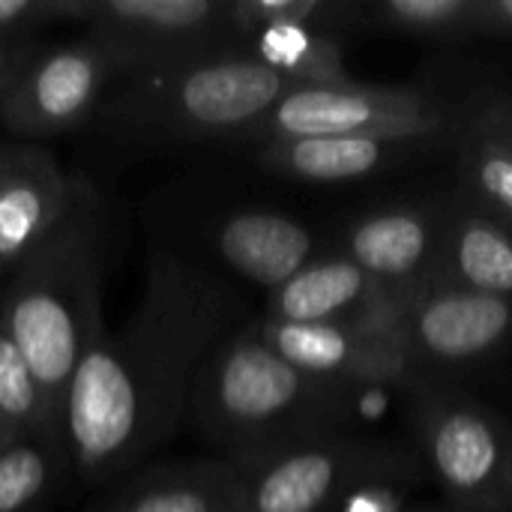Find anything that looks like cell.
<instances>
[{"label": "cell", "instance_id": "ac0fdd59", "mask_svg": "<svg viewBox=\"0 0 512 512\" xmlns=\"http://www.w3.org/2000/svg\"><path fill=\"white\" fill-rule=\"evenodd\" d=\"M243 51L285 75L294 84H342L345 75L342 48L324 30L300 24H273L246 39Z\"/></svg>", "mask_w": 512, "mask_h": 512}, {"label": "cell", "instance_id": "9c48e42d", "mask_svg": "<svg viewBox=\"0 0 512 512\" xmlns=\"http://www.w3.org/2000/svg\"><path fill=\"white\" fill-rule=\"evenodd\" d=\"M261 339L297 372L321 384L393 381L411 366L402 336L351 324H288L261 318Z\"/></svg>", "mask_w": 512, "mask_h": 512}, {"label": "cell", "instance_id": "30bf717a", "mask_svg": "<svg viewBox=\"0 0 512 512\" xmlns=\"http://www.w3.org/2000/svg\"><path fill=\"white\" fill-rule=\"evenodd\" d=\"M512 330V303L459 285L408 294L402 336L411 357L465 363L498 348Z\"/></svg>", "mask_w": 512, "mask_h": 512}, {"label": "cell", "instance_id": "6da1fadb", "mask_svg": "<svg viewBox=\"0 0 512 512\" xmlns=\"http://www.w3.org/2000/svg\"><path fill=\"white\" fill-rule=\"evenodd\" d=\"M228 315V291L210 270L174 249L150 255L135 312L84 351L63 402V450L87 483L126 474L177 432Z\"/></svg>", "mask_w": 512, "mask_h": 512}, {"label": "cell", "instance_id": "484cf974", "mask_svg": "<svg viewBox=\"0 0 512 512\" xmlns=\"http://www.w3.org/2000/svg\"><path fill=\"white\" fill-rule=\"evenodd\" d=\"M471 27L483 33H512V0H477Z\"/></svg>", "mask_w": 512, "mask_h": 512}, {"label": "cell", "instance_id": "d6986e66", "mask_svg": "<svg viewBox=\"0 0 512 512\" xmlns=\"http://www.w3.org/2000/svg\"><path fill=\"white\" fill-rule=\"evenodd\" d=\"M450 267L459 288L512 297V237L489 216L465 213L450 231Z\"/></svg>", "mask_w": 512, "mask_h": 512}, {"label": "cell", "instance_id": "83f0119b", "mask_svg": "<svg viewBox=\"0 0 512 512\" xmlns=\"http://www.w3.org/2000/svg\"><path fill=\"white\" fill-rule=\"evenodd\" d=\"M3 291H6V276H0V318H3Z\"/></svg>", "mask_w": 512, "mask_h": 512}, {"label": "cell", "instance_id": "2e32d148", "mask_svg": "<svg viewBox=\"0 0 512 512\" xmlns=\"http://www.w3.org/2000/svg\"><path fill=\"white\" fill-rule=\"evenodd\" d=\"M429 249V222L411 210L372 213L357 222L348 237V258L393 294H399V288H405L426 267Z\"/></svg>", "mask_w": 512, "mask_h": 512}, {"label": "cell", "instance_id": "44dd1931", "mask_svg": "<svg viewBox=\"0 0 512 512\" xmlns=\"http://www.w3.org/2000/svg\"><path fill=\"white\" fill-rule=\"evenodd\" d=\"M63 444L30 438L0 453V512H33L57 480Z\"/></svg>", "mask_w": 512, "mask_h": 512}, {"label": "cell", "instance_id": "8992f818", "mask_svg": "<svg viewBox=\"0 0 512 512\" xmlns=\"http://www.w3.org/2000/svg\"><path fill=\"white\" fill-rule=\"evenodd\" d=\"M447 126V114L420 90L369 84H303L285 93L246 135L264 144L291 138L360 135L411 144Z\"/></svg>", "mask_w": 512, "mask_h": 512}, {"label": "cell", "instance_id": "5bb4252c", "mask_svg": "<svg viewBox=\"0 0 512 512\" xmlns=\"http://www.w3.org/2000/svg\"><path fill=\"white\" fill-rule=\"evenodd\" d=\"M246 489L231 462L159 465L90 512H243Z\"/></svg>", "mask_w": 512, "mask_h": 512}, {"label": "cell", "instance_id": "ffe728a7", "mask_svg": "<svg viewBox=\"0 0 512 512\" xmlns=\"http://www.w3.org/2000/svg\"><path fill=\"white\" fill-rule=\"evenodd\" d=\"M30 438L60 444L51 435L36 378L0 318V453Z\"/></svg>", "mask_w": 512, "mask_h": 512}, {"label": "cell", "instance_id": "cb8c5ba5", "mask_svg": "<svg viewBox=\"0 0 512 512\" xmlns=\"http://www.w3.org/2000/svg\"><path fill=\"white\" fill-rule=\"evenodd\" d=\"M471 180L483 201L512 219V144L504 138H483L471 153Z\"/></svg>", "mask_w": 512, "mask_h": 512}, {"label": "cell", "instance_id": "8fae6325", "mask_svg": "<svg viewBox=\"0 0 512 512\" xmlns=\"http://www.w3.org/2000/svg\"><path fill=\"white\" fill-rule=\"evenodd\" d=\"M72 183L39 144H0V276H9L60 222Z\"/></svg>", "mask_w": 512, "mask_h": 512}, {"label": "cell", "instance_id": "52a82bcc", "mask_svg": "<svg viewBox=\"0 0 512 512\" xmlns=\"http://www.w3.org/2000/svg\"><path fill=\"white\" fill-rule=\"evenodd\" d=\"M111 78H117V66L93 36L33 42L0 96V123L18 138L81 129L99 117Z\"/></svg>", "mask_w": 512, "mask_h": 512}, {"label": "cell", "instance_id": "7a4b0ae2", "mask_svg": "<svg viewBox=\"0 0 512 512\" xmlns=\"http://www.w3.org/2000/svg\"><path fill=\"white\" fill-rule=\"evenodd\" d=\"M108 222L84 180L51 234L6 276L3 324L24 354L51 426L63 444V402L84 351L105 333L102 273Z\"/></svg>", "mask_w": 512, "mask_h": 512}, {"label": "cell", "instance_id": "7c38bea8", "mask_svg": "<svg viewBox=\"0 0 512 512\" xmlns=\"http://www.w3.org/2000/svg\"><path fill=\"white\" fill-rule=\"evenodd\" d=\"M243 512H324L357 474V456L336 444H300L237 468Z\"/></svg>", "mask_w": 512, "mask_h": 512}, {"label": "cell", "instance_id": "d4e9b609", "mask_svg": "<svg viewBox=\"0 0 512 512\" xmlns=\"http://www.w3.org/2000/svg\"><path fill=\"white\" fill-rule=\"evenodd\" d=\"M57 24L54 0H0V33H30Z\"/></svg>", "mask_w": 512, "mask_h": 512}, {"label": "cell", "instance_id": "3957f363", "mask_svg": "<svg viewBox=\"0 0 512 512\" xmlns=\"http://www.w3.org/2000/svg\"><path fill=\"white\" fill-rule=\"evenodd\" d=\"M294 87L300 84L249 51L225 48L123 78V87L105 96L99 120L144 144L246 138Z\"/></svg>", "mask_w": 512, "mask_h": 512}, {"label": "cell", "instance_id": "5b68a950", "mask_svg": "<svg viewBox=\"0 0 512 512\" xmlns=\"http://www.w3.org/2000/svg\"><path fill=\"white\" fill-rule=\"evenodd\" d=\"M57 24H81L114 60L117 78L237 48L225 0H54Z\"/></svg>", "mask_w": 512, "mask_h": 512}, {"label": "cell", "instance_id": "277c9868", "mask_svg": "<svg viewBox=\"0 0 512 512\" xmlns=\"http://www.w3.org/2000/svg\"><path fill=\"white\" fill-rule=\"evenodd\" d=\"M327 387L285 363L252 324L228 333L204 357L186 417L204 438L231 453L234 468H243L306 444L297 429L315 417Z\"/></svg>", "mask_w": 512, "mask_h": 512}, {"label": "cell", "instance_id": "7402d4cb", "mask_svg": "<svg viewBox=\"0 0 512 512\" xmlns=\"http://www.w3.org/2000/svg\"><path fill=\"white\" fill-rule=\"evenodd\" d=\"M342 6L330 0H225L228 30L237 48L246 45L264 27L273 24H300L312 30H324L339 18Z\"/></svg>", "mask_w": 512, "mask_h": 512}, {"label": "cell", "instance_id": "9a60e30c", "mask_svg": "<svg viewBox=\"0 0 512 512\" xmlns=\"http://www.w3.org/2000/svg\"><path fill=\"white\" fill-rule=\"evenodd\" d=\"M429 459L441 483L459 498L489 495L504 474L501 435L471 408H447L432 420Z\"/></svg>", "mask_w": 512, "mask_h": 512}, {"label": "cell", "instance_id": "ba28073f", "mask_svg": "<svg viewBox=\"0 0 512 512\" xmlns=\"http://www.w3.org/2000/svg\"><path fill=\"white\" fill-rule=\"evenodd\" d=\"M405 303L408 297L381 288L348 255H336L309 261L282 288L270 291L264 318L288 324H351L402 336Z\"/></svg>", "mask_w": 512, "mask_h": 512}, {"label": "cell", "instance_id": "e0dca14e", "mask_svg": "<svg viewBox=\"0 0 512 512\" xmlns=\"http://www.w3.org/2000/svg\"><path fill=\"white\" fill-rule=\"evenodd\" d=\"M390 141L336 135V138H291L270 141L261 150V165L273 174L309 183H345L375 174L390 153Z\"/></svg>", "mask_w": 512, "mask_h": 512}, {"label": "cell", "instance_id": "4316f807", "mask_svg": "<svg viewBox=\"0 0 512 512\" xmlns=\"http://www.w3.org/2000/svg\"><path fill=\"white\" fill-rule=\"evenodd\" d=\"M30 48H33L30 33H0V96L9 87L12 75L18 72V66Z\"/></svg>", "mask_w": 512, "mask_h": 512}, {"label": "cell", "instance_id": "4fadbf2b", "mask_svg": "<svg viewBox=\"0 0 512 512\" xmlns=\"http://www.w3.org/2000/svg\"><path fill=\"white\" fill-rule=\"evenodd\" d=\"M213 252L237 276L276 291L312 261V231L273 210H231L210 228Z\"/></svg>", "mask_w": 512, "mask_h": 512}, {"label": "cell", "instance_id": "603a6c76", "mask_svg": "<svg viewBox=\"0 0 512 512\" xmlns=\"http://www.w3.org/2000/svg\"><path fill=\"white\" fill-rule=\"evenodd\" d=\"M477 0H387L378 12L387 24L414 33H447L453 27H471Z\"/></svg>", "mask_w": 512, "mask_h": 512}]
</instances>
